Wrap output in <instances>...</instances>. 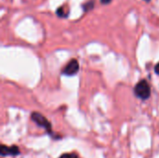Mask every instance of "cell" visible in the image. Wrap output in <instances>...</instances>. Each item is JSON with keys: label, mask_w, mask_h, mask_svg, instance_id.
I'll return each instance as SVG.
<instances>
[{"label": "cell", "mask_w": 159, "mask_h": 158, "mask_svg": "<svg viewBox=\"0 0 159 158\" xmlns=\"http://www.w3.org/2000/svg\"><path fill=\"white\" fill-rule=\"evenodd\" d=\"M69 12H70V9H69V7L67 4L62 5L61 7H60L56 9V14L60 18H67L69 16Z\"/></svg>", "instance_id": "obj_5"}, {"label": "cell", "mask_w": 159, "mask_h": 158, "mask_svg": "<svg viewBox=\"0 0 159 158\" xmlns=\"http://www.w3.org/2000/svg\"><path fill=\"white\" fill-rule=\"evenodd\" d=\"M100 1H101V3H102V5H107V4L111 3L112 0H100Z\"/></svg>", "instance_id": "obj_8"}, {"label": "cell", "mask_w": 159, "mask_h": 158, "mask_svg": "<svg viewBox=\"0 0 159 158\" xmlns=\"http://www.w3.org/2000/svg\"><path fill=\"white\" fill-rule=\"evenodd\" d=\"M31 117H32V120H33L34 123H36L38 126L44 128L48 132H49V133L51 132V125H50V123H49L48 120L44 115H42L40 113L34 112V113L32 114Z\"/></svg>", "instance_id": "obj_2"}, {"label": "cell", "mask_w": 159, "mask_h": 158, "mask_svg": "<svg viewBox=\"0 0 159 158\" xmlns=\"http://www.w3.org/2000/svg\"><path fill=\"white\" fill-rule=\"evenodd\" d=\"M60 158H77V156L75 154H64Z\"/></svg>", "instance_id": "obj_7"}, {"label": "cell", "mask_w": 159, "mask_h": 158, "mask_svg": "<svg viewBox=\"0 0 159 158\" xmlns=\"http://www.w3.org/2000/svg\"><path fill=\"white\" fill-rule=\"evenodd\" d=\"M155 72H156L157 74H159V62L156 65V67H155Z\"/></svg>", "instance_id": "obj_9"}, {"label": "cell", "mask_w": 159, "mask_h": 158, "mask_svg": "<svg viewBox=\"0 0 159 158\" xmlns=\"http://www.w3.org/2000/svg\"><path fill=\"white\" fill-rule=\"evenodd\" d=\"M134 93L135 95L142 99V100H147L150 95H151V89H150V86L148 85L147 81L143 79L141 80L134 88Z\"/></svg>", "instance_id": "obj_1"}, {"label": "cell", "mask_w": 159, "mask_h": 158, "mask_svg": "<svg viewBox=\"0 0 159 158\" xmlns=\"http://www.w3.org/2000/svg\"><path fill=\"white\" fill-rule=\"evenodd\" d=\"M78 70H79V63L75 59H73L65 66L62 73L66 75H74L78 72Z\"/></svg>", "instance_id": "obj_3"}, {"label": "cell", "mask_w": 159, "mask_h": 158, "mask_svg": "<svg viewBox=\"0 0 159 158\" xmlns=\"http://www.w3.org/2000/svg\"><path fill=\"white\" fill-rule=\"evenodd\" d=\"M144 1H146V2H150L151 0H144Z\"/></svg>", "instance_id": "obj_10"}, {"label": "cell", "mask_w": 159, "mask_h": 158, "mask_svg": "<svg viewBox=\"0 0 159 158\" xmlns=\"http://www.w3.org/2000/svg\"><path fill=\"white\" fill-rule=\"evenodd\" d=\"M0 154H1L2 156H7V155L17 156V155L20 154V150H19L18 146H16V145H13L11 147H7L6 145H2L1 148H0Z\"/></svg>", "instance_id": "obj_4"}, {"label": "cell", "mask_w": 159, "mask_h": 158, "mask_svg": "<svg viewBox=\"0 0 159 158\" xmlns=\"http://www.w3.org/2000/svg\"><path fill=\"white\" fill-rule=\"evenodd\" d=\"M94 6H95V1L94 0H89L86 3H84L82 5V7H83V10L85 12H88V11H90L91 9L94 8Z\"/></svg>", "instance_id": "obj_6"}]
</instances>
